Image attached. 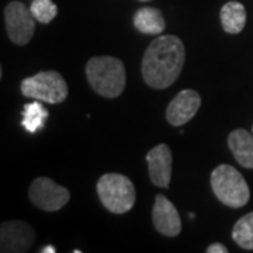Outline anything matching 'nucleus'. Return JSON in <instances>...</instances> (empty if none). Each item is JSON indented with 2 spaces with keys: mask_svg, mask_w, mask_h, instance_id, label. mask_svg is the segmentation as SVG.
Listing matches in <instances>:
<instances>
[{
  "mask_svg": "<svg viewBox=\"0 0 253 253\" xmlns=\"http://www.w3.org/2000/svg\"><path fill=\"white\" fill-rule=\"evenodd\" d=\"M46 118H48V110L42 106V101L37 100L33 103H27L24 106L21 126H24L28 132L36 134L38 129L44 126Z\"/></svg>",
  "mask_w": 253,
  "mask_h": 253,
  "instance_id": "nucleus-15",
  "label": "nucleus"
},
{
  "mask_svg": "<svg viewBox=\"0 0 253 253\" xmlns=\"http://www.w3.org/2000/svg\"><path fill=\"white\" fill-rule=\"evenodd\" d=\"M152 221L158 232L165 236H177L181 231V219L176 207L163 194L155 197Z\"/></svg>",
  "mask_w": 253,
  "mask_h": 253,
  "instance_id": "nucleus-11",
  "label": "nucleus"
},
{
  "mask_svg": "<svg viewBox=\"0 0 253 253\" xmlns=\"http://www.w3.org/2000/svg\"><path fill=\"white\" fill-rule=\"evenodd\" d=\"M134 26L142 34H162L166 23L162 13L155 7H142L134 14Z\"/></svg>",
  "mask_w": 253,
  "mask_h": 253,
  "instance_id": "nucleus-13",
  "label": "nucleus"
},
{
  "mask_svg": "<svg viewBox=\"0 0 253 253\" xmlns=\"http://www.w3.org/2000/svg\"><path fill=\"white\" fill-rule=\"evenodd\" d=\"M21 93L28 99L40 100L42 103L58 104L68 97V84L62 75L56 71H44L34 76L26 78L20 84Z\"/></svg>",
  "mask_w": 253,
  "mask_h": 253,
  "instance_id": "nucleus-5",
  "label": "nucleus"
},
{
  "mask_svg": "<svg viewBox=\"0 0 253 253\" xmlns=\"http://www.w3.org/2000/svg\"><path fill=\"white\" fill-rule=\"evenodd\" d=\"M149 177L155 186L168 189L172 179V151L168 145L159 144L146 155Z\"/></svg>",
  "mask_w": 253,
  "mask_h": 253,
  "instance_id": "nucleus-10",
  "label": "nucleus"
},
{
  "mask_svg": "<svg viewBox=\"0 0 253 253\" xmlns=\"http://www.w3.org/2000/svg\"><path fill=\"white\" fill-rule=\"evenodd\" d=\"M211 187L217 199L228 207H244L251 199V190L244 176L231 165H219L212 170Z\"/></svg>",
  "mask_w": 253,
  "mask_h": 253,
  "instance_id": "nucleus-3",
  "label": "nucleus"
},
{
  "mask_svg": "<svg viewBox=\"0 0 253 253\" xmlns=\"http://www.w3.org/2000/svg\"><path fill=\"white\" fill-rule=\"evenodd\" d=\"M56 252V249H55L52 245H48V246H45L44 249H41V253H55Z\"/></svg>",
  "mask_w": 253,
  "mask_h": 253,
  "instance_id": "nucleus-19",
  "label": "nucleus"
},
{
  "mask_svg": "<svg viewBox=\"0 0 253 253\" xmlns=\"http://www.w3.org/2000/svg\"><path fill=\"white\" fill-rule=\"evenodd\" d=\"M6 31L16 45H27L36 31V18L21 1H10L4 9Z\"/></svg>",
  "mask_w": 253,
  "mask_h": 253,
  "instance_id": "nucleus-6",
  "label": "nucleus"
},
{
  "mask_svg": "<svg viewBox=\"0 0 253 253\" xmlns=\"http://www.w3.org/2000/svg\"><path fill=\"white\" fill-rule=\"evenodd\" d=\"M221 24L228 34H239L246 24V9L239 1H228L221 9Z\"/></svg>",
  "mask_w": 253,
  "mask_h": 253,
  "instance_id": "nucleus-14",
  "label": "nucleus"
},
{
  "mask_svg": "<svg viewBox=\"0 0 253 253\" xmlns=\"http://www.w3.org/2000/svg\"><path fill=\"white\" fill-rule=\"evenodd\" d=\"M141 1H149V0H141Z\"/></svg>",
  "mask_w": 253,
  "mask_h": 253,
  "instance_id": "nucleus-20",
  "label": "nucleus"
},
{
  "mask_svg": "<svg viewBox=\"0 0 253 253\" xmlns=\"http://www.w3.org/2000/svg\"><path fill=\"white\" fill-rule=\"evenodd\" d=\"M201 106V97L196 90L184 89L169 103L166 109V120L174 126H184L194 117Z\"/></svg>",
  "mask_w": 253,
  "mask_h": 253,
  "instance_id": "nucleus-9",
  "label": "nucleus"
},
{
  "mask_svg": "<svg viewBox=\"0 0 253 253\" xmlns=\"http://www.w3.org/2000/svg\"><path fill=\"white\" fill-rule=\"evenodd\" d=\"M97 194L101 204L113 214L128 212L136 200L134 183L120 173L103 174L97 181Z\"/></svg>",
  "mask_w": 253,
  "mask_h": 253,
  "instance_id": "nucleus-4",
  "label": "nucleus"
},
{
  "mask_svg": "<svg viewBox=\"0 0 253 253\" xmlns=\"http://www.w3.org/2000/svg\"><path fill=\"white\" fill-rule=\"evenodd\" d=\"M28 197L36 207L44 211H58L68 204L71 193L49 177H38L31 183Z\"/></svg>",
  "mask_w": 253,
  "mask_h": 253,
  "instance_id": "nucleus-7",
  "label": "nucleus"
},
{
  "mask_svg": "<svg viewBox=\"0 0 253 253\" xmlns=\"http://www.w3.org/2000/svg\"><path fill=\"white\" fill-rule=\"evenodd\" d=\"M232 239L238 246L253 251V211L236 221L232 229Z\"/></svg>",
  "mask_w": 253,
  "mask_h": 253,
  "instance_id": "nucleus-16",
  "label": "nucleus"
},
{
  "mask_svg": "<svg viewBox=\"0 0 253 253\" xmlns=\"http://www.w3.org/2000/svg\"><path fill=\"white\" fill-rule=\"evenodd\" d=\"M36 241V232L24 221H7L0 228V251L3 253L27 252Z\"/></svg>",
  "mask_w": 253,
  "mask_h": 253,
  "instance_id": "nucleus-8",
  "label": "nucleus"
},
{
  "mask_svg": "<svg viewBox=\"0 0 253 253\" xmlns=\"http://www.w3.org/2000/svg\"><path fill=\"white\" fill-rule=\"evenodd\" d=\"M207 253H228V248H226L225 245L219 244H211L207 248Z\"/></svg>",
  "mask_w": 253,
  "mask_h": 253,
  "instance_id": "nucleus-18",
  "label": "nucleus"
},
{
  "mask_svg": "<svg viewBox=\"0 0 253 253\" xmlns=\"http://www.w3.org/2000/svg\"><path fill=\"white\" fill-rule=\"evenodd\" d=\"M86 76L91 89L107 99L118 97L126 89L124 63L114 56H93L86 65Z\"/></svg>",
  "mask_w": 253,
  "mask_h": 253,
  "instance_id": "nucleus-2",
  "label": "nucleus"
},
{
  "mask_svg": "<svg viewBox=\"0 0 253 253\" xmlns=\"http://www.w3.org/2000/svg\"><path fill=\"white\" fill-rule=\"evenodd\" d=\"M228 146L242 168L253 169V134L238 128L228 135Z\"/></svg>",
  "mask_w": 253,
  "mask_h": 253,
  "instance_id": "nucleus-12",
  "label": "nucleus"
},
{
  "mask_svg": "<svg viewBox=\"0 0 253 253\" xmlns=\"http://www.w3.org/2000/svg\"><path fill=\"white\" fill-rule=\"evenodd\" d=\"M30 10L37 21L42 24L51 23L58 14V7L52 0H33Z\"/></svg>",
  "mask_w": 253,
  "mask_h": 253,
  "instance_id": "nucleus-17",
  "label": "nucleus"
},
{
  "mask_svg": "<svg viewBox=\"0 0 253 253\" xmlns=\"http://www.w3.org/2000/svg\"><path fill=\"white\" fill-rule=\"evenodd\" d=\"M186 61L184 44L179 37L155 38L144 54L141 72L145 83L152 89H166L179 78Z\"/></svg>",
  "mask_w": 253,
  "mask_h": 253,
  "instance_id": "nucleus-1",
  "label": "nucleus"
}]
</instances>
